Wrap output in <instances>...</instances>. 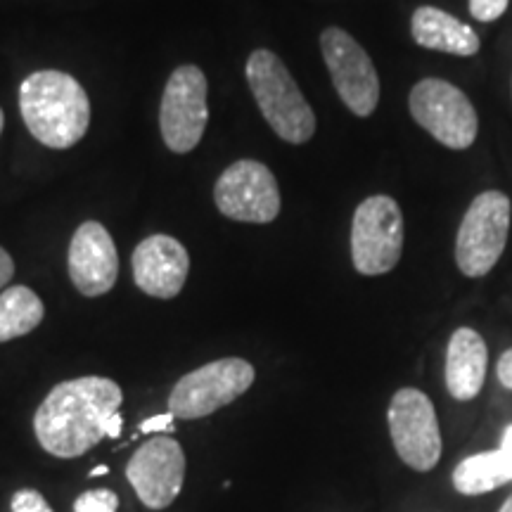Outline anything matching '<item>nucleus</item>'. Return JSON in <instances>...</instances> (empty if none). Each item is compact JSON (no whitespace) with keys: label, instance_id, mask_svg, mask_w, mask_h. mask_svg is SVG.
Returning a JSON list of instances; mask_svg holds the SVG:
<instances>
[{"label":"nucleus","instance_id":"obj_27","mask_svg":"<svg viewBox=\"0 0 512 512\" xmlns=\"http://www.w3.org/2000/svg\"><path fill=\"white\" fill-rule=\"evenodd\" d=\"M498 512H512V494L508 496V501L501 505V510H498Z\"/></svg>","mask_w":512,"mask_h":512},{"label":"nucleus","instance_id":"obj_7","mask_svg":"<svg viewBox=\"0 0 512 512\" xmlns=\"http://www.w3.org/2000/svg\"><path fill=\"white\" fill-rule=\"evenodd\" d=\"M254 366L245 358H219L192 370L176 382L169 413L181 420H200L240 399L254 384Z\"/></svg>","mask_w":512,"mask_h":512},{"label":"nucleus","instance_id":"obj_6","mask_svg":"<svg viewBox=\"0 0 512 512\" xmlns=\"http://www.w3.org/2000/svg\"><path fill=\"white\" fill-rule=\"evenodd\" d=\"M403 254V214L389 195L358 204L351 221V261L361 275H382L396 268Z\"/></svg>","mask_w":512,"mask_h":512},{"label":"nucleus","instance_id":"obj_20","mask_svg":"<svg viewBox=\"0 0 512 512\" xmlns=\"http://www.w3.org/2000/svg\"><path fill=\"white\" fill-rule=\"evenodd\" d=\"M510 0H467V8H470V15L482 24H491L496 19H501L508 10Z\"/></svg>","mask_w":512,"mask_h":512},{"label":"nucleus","instance_id":"obj_17","mask_svg":"<svg viewBox=\"0 0 512 512\" xmlns=\"http://www.w3.org/2000/svg\"><path fill=\"white\" fill-rule=\"evenodd\" d=\"M512 482V425L505 427L501 446L460 460L453 470V486L463 496H482Z\"/></svg>","mask_w":512,"mask_h":512},{"label":"nucleus","instance_id":"obj_3","mask_svg":"<svg viewBox=\"0 0 512 512\" xmlns=\"http://www.w3.org/2000/svg\"><path fill=\"white\" fill-rule=\"evenodd\" d=\"M247 83L278 138L290 145L309 143L316 133V114L278 55L264 48L254 50L247 60Z\"/></svg>","mask_w":512,"mask_h":512},{"label":"nucleus","instance_id":"obj_26","mask_svg":"<svg viewBox=\"0 0 512 512\" xmlns=\"http://www.w3.org/2000/svg\"><path fill=\"white\" fill-rule=\"evenodd\" d=\"M107 472H110V467L98 465V467H93V472H88V475H91V477H102V475H107Z\"/></svg>","mask_w":512,"mask_h":512},{"label":"nucleus","instance_id":"obj_4","mask_svg":"<svg viewBox=\"0 0 512 512\" xmlns=\"http://www.w3.org/2000/svg\"><path fill=\"white\" fill-rule=\"evenodd\" d=\"M512 202L501 190H484L467 207L456 235V264L465 278H484L505 252Z\"/></svg>","mask_w":512,"mask_h":512},{"label":"nucleus","instance_id":"obj_13","mask_svg":"<svg viewBox=\"0 0 512 512\" xmlns=\"http://www.w3.org/2000/svg\"><path fill=\"white\" fill-rule=\"evenodd\" d=\"M69 278L83 297H102L119 278V254L112 235L98 221L76 228L69 245Z\"/></svg>","mask_w":512,"mask_h":512},{"label":"nucleus","instance_id":"obj_14","mask_svg":"<svg viewBox=\"0 0 512 512\" xmlns=\"http://www.w3.org/2000/svg\"><path fill=\"white\" fill-rule=\"evenodd\" d=\"M190 271V256L171 235H150L133 252V278L145 294L174 299L183 290Z\"/></svg>","mask_w":512,"mask_h":512},{"label":"nucleus","instance_id":"obj_9","mask_svg":"<svg viewBox=\"0 0 512 512\" xmlns=\"http://www.w3.org/2000/svg\"><path fill=\"white\" fill-rule=\"evenodd\" d=\"M320 50L347 110L356 117H370L380 102V76L366 48L344 29L330 27L320 34Z\"/></svg>","mask_w":512,"mask_h":512},{"label":"nucleus","instance_id":"obj_8","mask_svg":"<svg viewBox=\"0 0 512 512\" xmlns=\"http://www.w3.org/2000/svg\"><path fill=\"white\" fill-rule=\"evenodd\" d=\"M207 76L195 64H183L171 74L159 107L164 145L176 155L192 152L207 128Z\"/></svg>","mask_w":512,"mask_h":512},{"label":"nucleus","instance_id":"obj_11","mask_svg":"<svg viewBox=\"0 0 512 512\" xmlns=\"http://www.w3.org/2000/svg\"><path fill=\"white\" fill-rule=\"evenodd\" d=\"M216 209L240 223H271L280 214V190L273 171L254 159H240L223 171L214 188Z\"/></svg>","mask_w":512,"mask_h":512},{"label":"nucleus","instance_id":"obj_21","mask_svg":"<svg viewBox=\"0 0 512 512\" xmlns=\"http://www.w3.org/2000/svg\"><path fill=\"white\" fill-rule=\"evenodd\" d=\"M12 512H55L50 508V503L43 498L41 491L36 489H22L12 496L10 503Z\"/></svg>","mask_w":512,"mask_h":512},{"label":"nucleus","instance_id":"obj_18","mask_svg":"<svg viewBox=\"0 0 512 512\" xmlns=\"http://www.w3.org/2000/svg\"><path fill=\"white\" fill-rule=\"evenodd\" d=\"M46 306L34 290L24 285L8 287L0 294V342L29 335L41 325Z\"/></svg>","mask_w":512,"mask_h":512},{"label":"nucleus","instance_id":"obj_16","mask_svg":"<svg viewBox=\"0 0 512 512\" xmlns=\"http://www.w3.org/2000/svg\"><path fill=\"white\" fill-rule=\"evenodd\" d=\"M411 34L418 46L437 53L475 57L482 48L477 31L434 5H422L411 17Z\"/></svg>","mask_w":512,"mask_h":512},{"label":"nucleus","instance_id":"obj_12","mask_svg":"<svg viewBox=\"0 0 512 512\" xmlns=\"http://www.w3.org/2000/svg\"><path fill=\"white\" fill-rule=\"evenodd\" d=\"M126 479L145 508H169L181 494L185 482L183 446L171 437H152L145 441L128 460Z\"/></svg>","mask_w":512,"mask_h":512},{"label":"nucleus","instance_id":"obj_5","mask_svg":"<svg viewBox=\"0 0 512 512\" xmlns=\"http://www.w3.org/2000/svg\"><path fill=\"white\" fill-rule=\"evenodd\" d=\"M411 117L448 150H467L477 140L479 117L463 88L444 79H422L408 95Z\"/></svg>","mask_w":512,"mask_h":512},{"label":"nucleus","instance_id":"obj_28","mask_svg":"<svg viewBox=\"0 0 512 512\" xmlns=\"http://www.w3.org/2000/svg\"><path fill=\"white\" fill-rule=\"evenodd\" d=\"M3 124H5V114L0 110V133H3Z\"/></svg>","mask_w":512,"mask_h":512},{"label":"nucleus","instance_id":"obj_19","mask_svg":"<svg viewBox=\"0 0 512 512\" xmlns=\"http://www.w3.org/2000/svg\"><path fill=\"white\" fill-rule=\"evenodd\" d=\"M119 496L110 489L83 491L74 501V512H117Z\"/></svg>","mask_w":512,"mask_h":512},{"label":"nucleus","instance_id":"obj_23","mask_svg":"<svg viewBox=\"0 0 512 512\" xmlns=\"http://www.w3.org/2000/svg\"><path fill=\"white\" fill-rule=\"evenodd\" d=\"M496 375H498V380H501L503 387L510 389V392H512V349L503 351L501 358H498Z\"/></svg>","mask_w":512,"mask_h":512},{"label":"nucleus","instance_id":"obj_24","mask_svg":"<svg viewBox=\"0 0 512 512\" xmlns=\"http://www.w3.org/2000/svg\"><path fill=\"white\" fill-rule=\"evenodd\" d=\"M12 275H15V261H12V256L0 247V290L10 283Z\"/></svg>","mask_w":512,"mask_h":512},{"label":"nucleus","instance_id":"obj_15","mask_svg":"<svg viewBox=\"0 0 512 512\" xmlns=\"http://www.w3.org/2000/svg\"><path fill=\"white\" fill-rule=\"evenodd\" d=\"M484 337L472 328H458L448 339L446 349V389L456 401H472L482 392L486 380Z\"/></svg>","mask_w":512,"mask_h":512},{"label":"nucleus","instance_id":"obj_2","mask_svg":"<svg viewBox=\"0 0 512 512\" xmlns=\"http://www.w3.org/2000/svg\"><path fill=\"white\" fill-rule=\"evenodd\" d=\"M19 112L38 143L67 150L86 136L91 102L74 76L43 69L27 76L19 88Z\"/></svg>","mask_w":512,"mask_h":512},{"label":"nucleus","instance_id":"obj_22","mask_svg":"<svg viewBox=\"0 0 512 512\" xmlns=\"http://www.w3.org/2000/svg\"><path fill=\"white\" fill-rule=\"evenodd\" d=\"M174 413L152 415L150 420L140 422V434H157V432H174Z\"/></svg>","mask_w":512,"mask_h":512},{"label":"nucleus","instance_id":"obj_10","mask_svg":"<svg viewBox=\"0 0 512 512\" xmlns=\"http://www.w3.org/2000/svg\"><path fill=\"white\" fill-rule=\"evenodd\" d=\"M389 434L399 458L415 472H430L441 458V432L430 396L406 387L392 396L387 411Z\"/></svg>","mask_w":512,"mask_h":512},{"label":"nucleus","instance_id":"obj_25","mask_svg":"<svg viewBox=\"0 0 512 512\" xmlns=\"http://www.w3.org/2000/svg\"><path fill=\"white\" fill-rule=\"evenodd\" d=\"M119 434H121V413L114 415V418L110 420V425H107V437L117 439Z\"/></svg>","mask_w":512,"mask_h":512},{"label":"nucleus","instance_id":"obj_1","mask_svg":"<svg viewBox=\"0 0 512 512\" xmlns=\"http://www.w3.org/2000/svg\"><path fill=\"white\" fill-rule=\"evenodd\" d=\"M121 387L110 377H76L60 382L38 406L34 430L43 451L55 458H79L107 437L119 413Z\"/></svg>","mask_w":512,"mask_h":512}]
</instances>
